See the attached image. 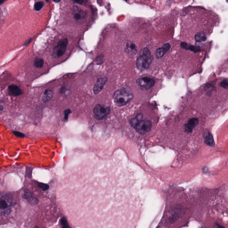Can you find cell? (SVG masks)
<instances>
[{"instance_id":"obj_19","label":"cell","mask_w":228,"mask_h":228,"mask_svg":"<svg viewBox=\"0 0 228 228\" xmlns=\"http://www.w3.org/2000/svg\"><path fill=\"white\" fill-rule=\"evenodd\" d=\"M44 64V60L42 58H38L34 61V65L37 67H42Z\"/></svg>"},{"instance_id":"obj_10","label":"cell","mask_w":228,"mask_h":228,"mask_svg":"<svg viewBox=\"0 0 228 228\" xmlns=\"http://www.w3.org/2000/svg\"><path fill=\"white\" fill-rule=\"evenodd\" d=\"M171 46L169 43H166L163 47L159 48L156 51L155 55L156 58H161L165 55L170 49Z\"/></svg>"},{"instance_id":"obj_24","label":"cell","mask_w":228,"mask_h":228,"mask_svg":"<svg viewBox=\"0 0 228 228\" xmlns=\"http://www.w3.org/2000/svg\"><path fill=\"white\" fill-rule=\"evenodd\" d=\"M70 113V110L69 109L67 110L65 112V115H64V120L65 121L67 120L68 117V115H69Z\"/></svg>"},{"instance_id":"obj_25","label":"cell","mask_w":228,"mask_h":228,"mask_svg":"<svg viewBox=\"0 0 228 228\" xmlns=\"http://www.w3.org/2000/svg\"><path fill=\"white\" fill-rule=\"evenodd\" d=\"M31 39H30V40H28V42H27L25 43V45H27V44H28V43H29V42H31Z\"/></svg>"},{"instance_id":"obj_6","label":"cell","mask_w":228,"mask_h":228,"mask_svg":"<svg viewBox=\"0 0 228 228\" xmlns=\"http://www.w3.org/2000/svg\"><path fill=\"white\" fill-rule=\"evenodd\" d=\"M110 111L108 107H105L101 105H97L94 110L95 117L98 120H102L104 118Z\"/></svg>"},{"instance_id":"obj_8","label":"cell","mask_w":228,"mask_h":228,"mask_svg":"<svg viewBox=\"0 0 228 228\" xmlns=\"http://www.w3.org/2000/svg\"><path fill=\"white\" fill-rule=\"evenodd\" d=\"M12 202L6 198L2 197L0 199V212L6 214L10 213Z\"/></svg>"},{"instance_id":"obj_26","label":"cell","mask_w":228,"mask_h":228,"mask_svg":"<svg viewBox=\"0 0 228 228\" xmlns=\"http://www.w3.org/2000/svg\"><path fill=\"white\" fill-rule=\"evenodd\" d=\"M4 2V1H0V5L2 4Z\"/></svg>"},{"instance_id":"obj_17","label":"cell","mask_w":228,"mask_h":228,"mask_svg":"<svg viewBox=\"0 0 228 228\" xmlns=\"http://www.w3.org/2000/svg\"><path fill=\"white\" fill-rule=\"evenodd\" d=\"M195 39L197 42H202L206 40L207 37L203 33H199L195 36Z\"/></svg>"},{"instance_id":"obj_27","label":"cell","mask_w":228,"mask_h":228,"mask_svg":"<svg viewBox=\"0 0 228 228\" xmlns=\"http://www.w3.org/2000/svg\"><path fill=\"white\" fill-rule=\"evenodd\" d=\"M34 228H39V227H38V226H36V227H35Z\"/></svg>"},{"instance_id":"obj_4","label":"cell","mask_w":228,"mask_h":228,"mask_svg":"<svg viewBox=\"0 0 228 228\" xmlns=\"http://www.w3.org/2000/svg\"><path fill=\"white\" fill-rule=\"evenodd\" d=\"M133 98V94L124 90H117L113 95L114 102L119 106L125 105L131 100Z\"/></svg>"},{"instance_id":"obj_16","label":"cell","mask_w":228,"mask_h":228,"mask_svg":"<svg viewBox=\"0 0 228 228\" xmlns=\"http://www.w3.org/2000/svg\"><path fill=\"white\" fill-rule=\"evenodd\" d=\"M205 140L206 144L210 146H213L214 145L213 139L212 135L208 132L205 135Z\"/></svg>"},{"instance_id":"obj_15","label":"cell","mask_w":228,"mask_h":228,"mask_svg":"<svg viewBox=\"0 0 228 228\" xmlns=\"http://www.w3.org/2000/svg\"><path fill=\"white\" fill-rule=\"evenodd\" d=\"M53 91L51 90L48 89L45 90L42 97L43 102H47L51 99L53 95Z\"/></svg>"},{"instance_id":"obj_9","label":"cell","mask_w":228,"mask_h":228,"mask_svg":"<svg viewBox=\"0 0 228 228\" xmlns=\"http://www.w3.org/2000/svg\"><path fill=\"white\" fill-rule=\"evenodd\" d=\"M106 81L107 78L106 77L99 78L97 79L94 88V92L95 94L99 93V92L102 90Z\"/></svg>"},{"instance_id":"obj_5","label":"cell","mask_w":228,"mask_h":228,"mask_svg":"<svg viewBox=\"0 0 228 228\" xmlns=\"http://www.w3.org/2000/svg\"><path fill=\"white\" fill-rule=\"evenodd\" d=\"M67 44V39H63L60 40L54 49V56L55 57H60L63 55L66 52Z\"/></svg>"},{"instance_id":"obj_18","label":"cell","mask_w":228,"mask_h":228,"mask_svg":"<svg viewBox=\"0 0 228 228\" xmlns=\"http://www.w3.org/2000/svg\"><path fill=\"white\" fill-rule=\"evenodd\" d=\"M84 15V12H83V10H77L74 13V17L76 20H79L83 17Z\"/></svg>"},{"instance_id":"obj_3","label":"cell","mask_w":228,"mask_h":228,"mask_svg":"<svg viewBox=\"0 0 228 228\" xmlns=\"http://www.w3.org/2000/svg\"><path fill=\"white\" fill-rule=\"evenodd\" d=\"M130 124L137 132L140 134H145L150 131L152 127L151 122L149 120H142V116L139 115L136 118L132 119Z\"/></svg>"},{"instance_id":"obj_23","label":"cell","mask_w":228,"mask_h":228,"mask_svg":"<svg viewBox=\"0 0 228 228\" xmlns=\"http://www.w3.org/2000/svg\"><path fill=\"white\" fill-rule=\"evenodd\" d=\"M38 186H39V187L41 189H42L44 191L47 190L49 188L48 185L46 184H44L39 183L38 184Z\"/></svg>"},{"instance_id":"obj_21","label":"cell","mask_w":228,"mask_h":228,"mask_svg":"<svg viewBox=\"0 0 228 228\" xmlns=\"http://www.w3.org/2000/svg\"><path fill=\"white\" fill-rule=\"evenodd\" d=\"M220 86L223 88H224L227 90L228 89V81L227 79H225L223 81L220 83Z\"/></svg>"},{"instance_id":"obj_2","label":"cell","mask_w":228,"mask_h":228,"mask_svg":"<svg viewBox=\"0 0 228 228\" xmlns=\"http://www.w3.org/2000/svg\"><path fill=\"white\" fill-rule=\"evenodd\" d=\"M153 60V57L150 51L147 48L142 49L140 52L136 61L137 68L140 71L147 69Z\"/></svg>"},{"instance_id":"obj_1","label":"cell","mask_w":228,"mask_h":228,"mask_svg":"<svg viewBox=\"0 0 228 228\" xmlns=\"http://www.w3.org/2000/svg\"><path fill=\"white\" fill-rule=\"evenodd\" d=\"M63 185L58 199L74 228H134L138 199L123 183L109 180Z\"/></svg>"},{"instance_id":"obj_11","label":"cell","mask_w":228,"mask_h":228,"mask_svg":"<svg viewBox=\"0 0 228 228\" xmlns=\"http://www.w3.org/2000/svg\"><path fill=\"white\" fill-rule=\"evenodd\" d=\"M22 197L23 198L26 200L28 203L32 206L36 205L38 203V199L36 197L32 196L31 193L25 192L24 194L22 195Z\"/></svg>"},{"instance_id":"obj_7","label":"cell","mask_w":228,"mask_h":228,"mask_svg":"<svg viewBox=\"0 0 228 228\" xmlns=\"http://www.w3.org/2000/svg\"><path fill=\"white\" fill-rule=\"evenodd\" d=\"M136 83L139 87L146 90L151 88L154 86L155 81L154 79L149 77L140 78L136 81Z\"/></svg>"},{"instance_id":"obj_13","label":"cell","mask_w":228,"mask_h":228,"mask_svg":"<svg viewBox=\"0 0 228 228\" xmlns=\"http://www.w3.org/2000/svg\"><path fill=\"white\" fill-rule=\"evenodd\" d=\"M126 52L129 56H132L137 52L136 47L132 42H128L126 47Z\"/></svg>"},{"instance_id":"obj_12","label":"cell","mask_w":228,"mask_h":228,"mask_svg":"<svg viewBox=\"0 0 228 228\" xmlns=\"http://www.w3.org/2000/svg\"><path fill=\"white\" fill-rule=\"evenodd\" d=\"M9 94L12 96H17L22 94V91L18 86L15 85L10 86L9 88Z\"/></svg>"},{"instance_id":"obj_14","label":"cell","mask_w":228,"mask_h":228,"mask_svg":"<svg viewBox=\"0 0 228 228\" xmlns=\"http://www.w3.org/2000/svg\"><path fill=\"white\" fill-rule=\"evenodd\" d=\"M197 123L198 119L196 118H193L189 120L187 124L185 125V131L187 132H191L193 128L197 125Z\"/></svg>"},{"instance_id":"obj_22","label":"cell","mask_w":228,"mask_h":228,"mask_svg":"<svg viewBox=\"0 0 228 228\" xmlns=\"http://www.w3.org/2000/svg\"><path fill=\"white\" fill-rule=\"evenodd\" d=\"M13 134H14L16 136L18 137H21V138H23L25 137V135L22 132H19L17 131H13Z\"/></svg>"},{"instance_id":"obj_20","label":"cell","mask_w":228,"mask_h":228,"mask_svg":"<svg viewBox=\"0 0 228 228\" xmlns=\"http://www.w3.org/2000/svg\"><path fill=\"white\" fill-rule=\"evenodd\" d=\"M44 6V3L42 1H38L35 3L34 5V9L36 11H39L42 9Z\"/></svg>"}]
</instances>
